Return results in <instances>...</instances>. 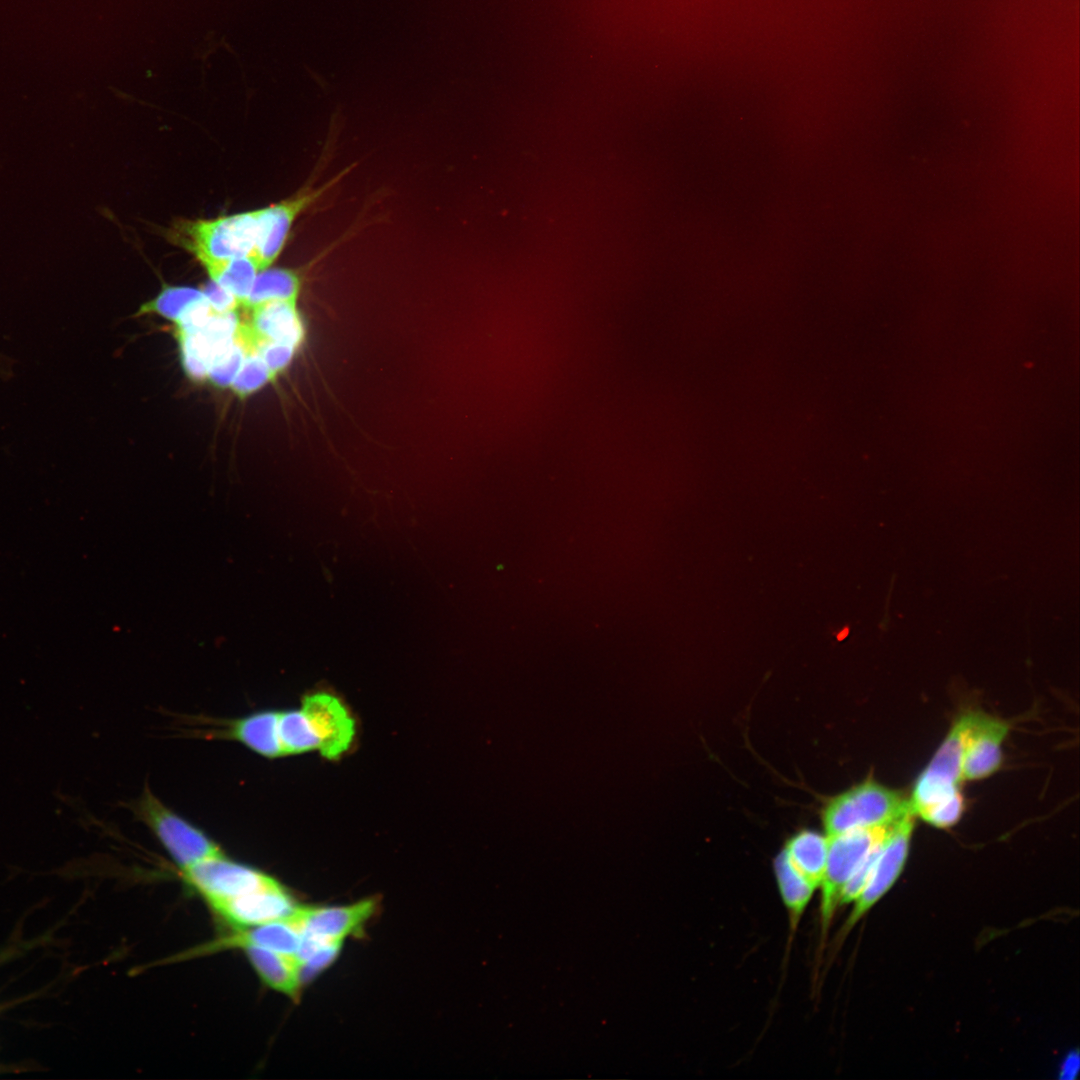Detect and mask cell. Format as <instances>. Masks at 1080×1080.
I'll use <instances>...</instances> for the list:
<instances>
[{
    "mask_svg": "<svg viewBox=\"0 0 1080 1080\" xmlns=\"http://www.w3.org/2000/svg\"><path fill=\"white\" fill-rule=\"evenodd\" d=\"M204 297L201 289L185 286L166 287L155 298L144 303L138 310V314L154 313L175 323L189 306Z\"/></svg>",
    "mask_w": 1080,
    "mask_h": 1080,
    "instance_id": "22",
    "label": "cell"
},
{
    "mask_svg": "<svg viewBox=\"0 0 1080 1080\" xmlns=\"http://www.w3.org/2000/svg\"><path fill=\"white\" fill-rule=\"evenodd\" d=\"M969 720L970 711L959 715L921 774L949 785H960L963 781L962 758Z\"/></svg>",
    "mask_w": 1080,
    "mask_h": 1080,
    "instance_id": "15",
    "label": "cell"
},
{
    "mask_svg": "<svg viewBox=\"0 0 1080 1080\" xmlns=\"http://www.w3.org/2000/svg\"><path fill=\"white\" fill-rule=\"evenodd\" d=\"M911 812L899 791L868 779L833 797L823 811L828 837L851 830L892 823Z\"/></svg>",
    "mask_w": 1080,
    "mask_h": 1080,
    "instance_id": "2",
    "label": "cell"
},
{
    "mask_svg": "<svg viewBox=\"0 0 1080 1080\" xmlns=\"http://www.w3.org/2000/svg\"><path fill=\"white\" fill-rule=\"evenodd\" d=\"M1078 1063H1079V1058H1078L1077 1053L1076 1054L1072 1053V1054L1068 1055L1067 1058L1064 1060L1061 1071H1060L1061 1072V1078H1073L1074 1074L1078 1070V1067H1079Z\"/></svg>",
    "mask_w": 1080,
    "mask_h": 1080,
    "instance_id": "28",
    "label": "cell"
},
{
    "mask_svg": "<svg viewBox=\"0 0 1080 1080\" xmlns=\"http://www.w3.org/2000/svg\"><path fill=\"white\" fill-rule=\"evenodd\" d=\"M300 942L301 929L293 913L287 918L252 926L220 938L199 951L208 952L235 947L257 946L296 959Z\"/></svg>",
    "mask_w": 1080,
    "mask_h": 1080,
    "instance_id": "12",
    "label": "cell"
},
{
    "mask_svg": "<svg viewBox=\"0 0 1080 1080\" xmlns=\"http://www.w3.org/2000/svg\"><path fill=\"white\" fill-rule=\"evenodd\" d=\"M247 321L254 332L262 338L283 342L299 348L305 338L303 319L297 307V299L273 300L248 309Z\"/></svg>",
    "mask_w": 1080,
    "mask_h": 1080,
    "instance_id": "13",
    "label": "cell"
},
{
    "mask_svg": "<svg viewBox=\"0 0 1080 1080\" xmlns=\"http://www.w3.org/2000/svg\"><path fill=\"white\" fill-rule=\"evenodd\" d=\"M964 808L965 802L960 791L923 810L917 816L937 828H949L957 824L964 812Z\"/></svg>",
    "mask_w": 1080,
    "mask_h": 1080,
    "instance_id": "25",
    "label": "cell"
},
{
    "mask_svg": "<svg viewBox=\"0 0 1080 1080\" xmlns=\"http://www.w3.org/2000/svg\"><path fill=\"white\" fill-rule=\"evenodd\" d=\"M784 850L796 871L814 888L820 887L828 856V837L811 831H800L786 843Z\"/></svg>",
    "mask_w": 1080,
    "mask_h": 1080,
    "instance_id": "17",
    "label": "cell"
},
{
    "mask_svg": "<svg viewBox=\"0 0 1080 1080\" xmlns=\"http://www.w3.org/2000/svg\"><path fill=\"white\" fill-rule=\"evenodd\" d=\"M275 378L276 376L269 370L261 357L256 352L248 350L230 388L237 396L244 398Z\"/></svg>",
    "mask_w": 1080,
    "mask_h": 1080,
    "instance_id": "23",
    "label": "cell"
},
{
    "mask_svg": "<svg viewBox=\"0 0 1080 1080\" xmlns=\"http://www.w3.org/2000/svg\"><path fill=\"white\" fill-rule=\"evenodd\" d=\"M894 822L828 837L826 869L820 884L822 935H825L839 906L844 886L867 854L885 838Z\"/></svg>",
    "mask_w": 1080,
    "mask_h": 1080,
    "instance_id": "3",
    "label": "cell"
},
{
    "mask_svg": "<svg viewBox=\"0 0 1080 1080\" xmlns=\"http://www.w3.org/2000/svg\"><path fill=\"white\" fill-rule=\"evenodd\" d=\"M211 906L227 922L240 928L287 918L297 908L291 896L276 880L266 887Z\"/></svg>",
    "mask_w": 1080,
    "mask_h": 1080,
    "instance_id": "11",
    "label": "cell"
},
{
    "mask_svg": "<svg viewBox=\"0 0 1080 1080\" xmlns=\"http://www.w3.org/2000/svg\"><path fill=\"white\" fill-rule=\"evenodd\" d=\"M915 816L908 812L896 820L885 836L869 879L854 901L842 927L845 936L853 926L892 888L908 858Z\"/></svg>",
    "mask_w": 1080,
    "mask_h": 1080,
    "instance_id": "4",
    "label": "cell"
},
{
    "mask_svg": "<svg viewBox=\"0 0 1080 1080\" xmlns=\"http://www.w3.org/2000/svg\"><path fill=\"white\" fill-rule=\"evenodd\" d=\"M183 870L184 879L206 898L210 905L253 892L275 881L265 873L229 860L222 854Z\"/></svg>",
    "mask_w": 1080,
    "mask_h": 1080,
    "instance_id": "6",
    "label": "cell"
},
{
    "mask_svg": "<svg viewBox=\"0 0 1080 1080\" xmlns=\"http://www.w3.org/2000/svg\"><path fill=\"white\" fill-rule=\"evenodd\" d=\"M199 263L207 272L210 280L229 291L244 306L258 268L251 256L233 259H202Z\"/></svg>",
    "mask_w": 1080,
    "mask_h": 1080,
    "instance_id": "18",
    "label": "cell"
},
{
    "mask_svg": "<svg viewBox=\"0 0 1080 1080\" xmlns=\"http://www.w3.org/2000/svg\"><path fill=\"white\" fill-rule=\"evenodd\" d=\"M301 709L306 714L323 756L334 759L350 746L354 721L336 696L318 691L304 696Z\"/></svg>",
    "mask_w": 1080,
    "mask_h": 1080,
    "instance_id": "10",
    "label": "cell"
},
{
    "mask_svg": "<svg viewBox=\"0 0 1080 1080\" xmlns=\"http://www.w3.org/2000/svg\"><path fill=\"white\" fill-rule=\"evenodd\" d=\"M1009 722L981 711H970L962 758L963 780H980L994 774L1002 763V744Z\"/></svg>",
    "mask_w": 1080,
    "mask_h": 1080,
    "instance_id": "8",
    "label": "cell"
},
{
    "mask_svg": "<svg viewBox=\"0 0 1080 1080\" xmlns=\"http://www.w3.org/2000/svg\"><path fill=\"white\" fill-rule=\"evenodd\" d=\"M342 177L320 187L305 188L295 196L260 209L259 230L251 258L258 271L270 268L282 252L295 220Z\"/></svg>",
    "mask_w": 1080,
    "mask_h": 1080,
    "instance_id": "7",
    "label": "cell"
},
{
    "mask_svg": "<svg viewBox=\"0 0 1080 1080\" xmlns=\"http://www.w3.org/2000/svg\"><path fill=\"white\" fill-rule=\"evenodd\" d=\"M201 290L209 304L217 312H237L241 307L240 302L234 295L212 281Z\"/></svg>",
    "mask_w": 1080,
    "mask_h": 1080,
    "instance_id": "27",
    "label": "cell"
},
{
    "mask_svg": "<svg viewBox=\"0 0 1080 1080\" xmlns=\"http://www.w3.org/2000/svg\"><path fill=\"white\" fill-rule=\"evenodd\" d=\"M278 730L284 754L308 752L319 748L318 740L301 708L279 712Z\"/></svg>",
    "mask_w": 1080,
    "mask_h": 1080,
    "instance_id": "21",
    "label": "cell"
},
{
    "mask_svg": "<svg viewBox=\"0 0 1080 1080\" xmlns=\"http://www.w3.org/2000/svg\"><path fill=\"white\" fill-rule=\"evenodd\" d=\"M376 906L373 898L345 906H297L294 915L301 929V937L323 943H342L345 937L362 927L373 915Z\"/></svg>",
    "mask_w": 1080,
    "mask_h": 1080,
    "instance_id": "9",
    "label": "cell"
},
{
    "mask_svg": "<svg viewBox=\"0 0 1080 1080\" xmlns=\"http://www.w3.org/2000/svg\"><path fill=\"white\" fill-rule=\"evenodd\" d=\"M243 949L265 984L292 998L298 996L301 981L294 957L257 946Z\"/></svg>",
    "mask_w": 1080,
    "mask_h": 1080,
    "instance_id": "16",
    "label": "cell"
},
{
    "mask_svg": "<svg viewBox=\"0 0 1080 1080\" xmlns=\"http://www.w3.org/2000/svg\"><path fill=\"white\" fill-rule=\"evenodd\" d=\"M260 209L213 219L177 221L168 239L202 259H233L249 256L256 244Z\"/></svg>",
    "mask_w": 1080,
    "mask_h": 1080,
    "instance_id": "1",
    "label": "cell"
},
{
    "mask_svg": "<svg viewBox=\"0 0 1080 1080\" xmlns=\"http://www.w3.org/2000/svg\"><path fill=\"white\" fill-rule=\"evenodd\" d=\"M247 348L241 338L235 336L226 349L211 364L207 379L220 388L230 387L245 357Z\"/></svg>",
    "mask_w": 1080,
    "mask_h": 1080,
    "instance_id": "24",
    "label": "cell"
},
{
    "mask_svg": "<svg viewBox=\"0 0 1080 1080\" xmlns=\"http://www.w3.org/2000/svg\"><path fill=\"white\" fill-rule=\"evenodd\" d=\"M774 871L782 900L788 910L791 929H796L815 888L792 866L783 849L774 860Z\"/></svg>",
    "mask_w": 1080,
    "mask_h": 1080,
    "instance_id": "19",
    "label": "cell"
},
{
    "mask_svg": "<svg viewBox=\"0 0 1080 1080\" xmlns=\"http://www.w3.org/2000/svg\"><path fill=\"white\" fill-rule=\"evenodd\" d=\"M139 811L170 856L183 869L222 854L204 832L169 810L150 793L141 800Z\"/></svg>",
    "mask_w": 1080,
    "mask_h": 1080,
    "instance_id": "5",
    "label": "cell"
},
{
    "mask_svg": "<svg viewBox=\"0 0 1080 1080\" xmlns=\"http://www.w3.org/2000/svg\"><path fill=\"white\" fill-rule=\"evenodd\" d=\"M342 943L325 944L299 964L301 984L311 980L326 968L337 956Z\"/></svg>",
    "mask_w": 1080,
    "mask_h": 1080,
    "instance_id": "26",
    "label": "cell"
},
{
    "mask_svg": "<svg viewBox=\"0 0 1080 1080\" xmlns=\"http://www.w3.org/2000/svg\"><path fill=\"white\" fill-rule=\"evenodd\" d=\"M302 286L298 272L285 268L259 271L244 304L246 310L273 300L297 299Z\"/></svg>",
    "mask_w": 1080,
    "mask_h": 1080,
    "instance_id": "20",
    "label": "cell"
},
{
    "mask_svg": "<svg viewBox=\"0 0 1080 1080\" xmlns=\"http://www.w3.org/2000/svg\"><path fill=\"white\" fill-rule=\"evenodd\" d=\"M279 712L263 710L233 721L229 736L267 758L284 755L278 730Z\"/></svg>",
    "mask_w": 1080,
    "mask_h": 1080,
    "instance_id": "14",
    "label": "cell"
}]
</instances>
